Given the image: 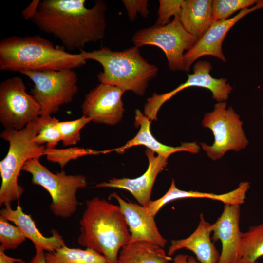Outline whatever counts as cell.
Returning a JSON list of instances; mask_svg holds the SVG:
<instances>
[{"mask_svg": "<svg viewBox=\"0 0 263 263\" xmlns=\"http://www.w3.org/2000/svg\"><path fill=\"white\" fill-rule=\"evenodd\" d=\"M85 3V0H40L31 20L69 51L83 49L87 43L105 37L107 10L103 0H96L90 8Z\"/></svg>", "mask_w": 263, "mask_h": 263, "instance_id": "cell-1", "label": "cell"}, {"mask_svg": "<svg viewBox=\"0 0 263 263\" xmlns=\"http://www.w3.org/2000/svg\"><path fill=\"white\" fill-rule=\"evenodd\" d=\"M87 59L72 54L39 35L11 36L0 42V70L18 72L73 70Z\"/></svg>", "mask_w": 263, "mask_h": 263, "instance_id": "cell-2", "label": "cell"}, {"mask_svg": "<svg viewBox=\"0 0 263 263\" xmlns=\"http://www.w3.org/2000/svg\"><path fill=\"white\" fill-rule=\"evenodd\" d=\"M79 224L78 243L103 255L108 263H118L120 249L131 240L119 206L94 197L87 201Z\"/></svg>", "mask_w": 263, "mask_h": 263, "instance_id": "cell-3", "label": "cell"}, {"mask_svg": "<svg viewBox=\"0 0 263 263\" xmlns=\"http://www.w3.org/2000/svg\"><path fill=\"white\" fill-rule=\"evenodd\" d=\"M86 59L99 63L103 71L97 75L100 83L132 91L139 96L144 94L150 82L155 77L158 68L149 63L141 55L139 48L133 46L121 51L103 47L91 52L80 50Z\"/></svg>", "mask_w": 263, "mask_h": 263, "instance_id": "cell-4", "label": "cell"}, {"mask_svg": "<svg viewBox=\"0 0 263 263\" xmlns=\"http://www.w3.org/2000/svg\"><path fill=\"white\" fill-rule=\"evenodd\" d=\"M41 124L39 117L22 130L5 129L0 134V137L9 143L7 153L0 162V206L11 205L21 197L24 189L19 184L18 178L23 166L28 160L39 159L45 155V147L34 141Z\"/></svg>", "mask_w": 263, "mask_h": 263, "instance_id": "cell-5", "label": "cell"}, {"mask_svg": "<svg viewBox=\"0 0 263 263\" xmlns=\"http://www.w3.org/2000/svg\"><path fill=\"white\" fill-rule=\"evenodd\" d=\"M22 170L31 174L33 184L49 192L52 198L50 208L54 215L67 218L76 211L79 205L76 193L87 186L85 176L68 175L63 170L53 173L35 158L28 160Z\"/></svg>", "mask_w": 263, "mask_h": 263, "instance_id": "cell-6", "label": "cell"}, {"mask_svg": "<svg viewBox=\"0 0 263 263\" xmlns=\"http://www.w3.org/2000/svg\"><path fill=\"white\" fill-rule=\"evenodd\" d=\"M205 128L210 129L214 141L212 145L200 143V147L212 160L223 157L228 151L244 149L248 140L243 128L240 115L225 101L218 102L213 111L205 113L202 121Z\"/></svg>", "mask_w": 263, "mask_h": 263, "instance_id": "cell-7", "label": "cell"}, {"mask_svg": "<svg viewBox=\"0 0 263 263\" xmlns=\"http://www.w3.org/2000/svg\"><path fill=\"white\" fill-rule=\"evenodd\" d=\"M34 83L30 93L41 108L40 117L51 116L71 103L78 92V77L73 70L22 71Z\"/></svg>", "mask_w": 263, "mask_h": 263, "instance_id": "cell-8", "label": "cell"}, {"mask_svg": "<svg viewBox=\"0 0 263 263\" xmlns=\"http://www.w3.org/2000/svg\"><path fill=\"white\" fill-rule=\"evenodd\" d=\"M134 46L153 45L165 53L170 70H184L183 56L196 43L198 39L188 33L181 24L179 15L168 24L154 25L137 31L132 39Z\"/></svg>", "mask_w": 263, "mask_h": 263, "instance_id": "cell-9", "label": "cell"}, {"mask_svg": "<svg viewBox=\"0 0 263 263\" xmlns=\"http://www.w3.org/2000/svg\"><path fill=\"white\" fill-rule=\"evenodd\" d=\"M41 108L26 91L23 80L13 77L0 84V121L5 129L20 130L40 117Z\"/></svg>", "mask_w": 263, "mask_h": 263, "instance_id": "cell-10", "label": "cell"}, {"mask_svg": "<svg viewBox=\"0 0 263 263\" xmlns=\"http://www.w3.org/2000/svg\"><path fill=\"white\" fill-rule=\"evenodd\" d=\"M212 65L205 60L197 62L193 67V73L188 74L186 81L174 90L161 94L154 93L147 99L144 114L151 120H157V115L161 106L181 91L190 87H197L210 91L213 98L218 102L226 100L232 87L225 78H215L210 75Z\"/></svg>", "mask_w": 263, "mask_h": 263, "instance_id": "cell-11", "label": "cell"}, {"mask_svg": "<svg viewBox=\"0 0 263 263\" xmlns=\"http://www.w3.org/2000/svg\"><path fill=\"white\" fill-rule=\"evenodd\" d=\"M124 92L116 86L100 83L86 95L81 105L83 115L95 123L117 124L125 111L122 100Z\"/></svg>", "mask_w": 263, "mask_h": 263, "instance_id": "cell-12", "label": "cell"}, {"mask_svg": "<svg viewBox=\"0 0 263 263\" xmlns=\"http://www.w3.org/2000/svg\"><path fill=\"white\" fill-rule=\"evenodd\" d=\"M263 8V0H259L253 6L241 10L233 17L213 22L193 47L183 56L184 71H189L192 64L205 56H214L223 62L226 59L223 54L222 44L229 30L248 14Z\"/></svg>", "mask_w": 263, "mask_h": 263, "instance_id": "cell-13", "label": "cell"}, {"mask_svg": "<svg viewBox=\"0 0 263 263\" xmlns=\"http://www.w3.org/2000/svg\"><path fill=\"white\" fill-rule=\"evenodd\" d=\"M241 205L225 204L223 211L212 224L213 242L220 241L222 250L218 263H240L242 233Z\"/></svg>", "mask_w": 263, "mask_h": 263, "instance_id": "cell-14", "label": "cell"}, {"mask_svg": "<svg viewBox=\"0 0 263 263\" xmlns=\"http://www.w3.org/2000/svg\"><path fill=\"white\" fill-rule=\"evenodd\" d=\"M145 154L149 161L147 169L142 175L134 179L113 178L108 182L98 183L96 188H113L129 191L139 205L146 207L150 200L151 191L157 175L166 167L168 159L147 148Z\"/></svg>", "mask_w": 263, "mask_h": 263, "instance_id": "cell-15", "label": "cell"}, {"mask_svg": "<svg viewBox=\"0 0 263 263\" xmlns=\"http://www.w3.org/2000/svg\"><path fill=\"white\" fill-rule=\"evenodd\" d=\"M110 197L118 202L131 234L130 242L145 241L164 247L167 240L160 233L154 220L146 207L139 204L127 202L116 192Z\"/></svg>", "mask_w": 263, "mask_h": 263, "instance_id": "cell-16", "label": "cell"}, {"mask_svg": "<svg viewBox=\"0 0 263 263\" xmlns=\"http://www.w3.org/2000/svg\"><path fill=\"white\" fill-rule=\"evenodd\" d=\"M212 224L206 221L203 213L195 230L185 239L172 240L167 254L173 255L176 251L186 249L192 251L200 263H218L220 254L212 241Z\"/></svg>", "mask_w": 263, "mask_h": 263, "instance_id": "cell-17", "label": "cell"}, {"mask_svg": "<svg viewBox=\"0 0 263 263\" xmlns=\"http://www.w3.org/2000/svg\"><path fill=\"white\" fill-rule=\"evenodd\" d=\"M151 120L139 110H136L134 125L139 126V130L136 135L128 141L123 146L112 150L108 152L115 151L123 153L127 149L138 145H144L158 155L168 159L172 154L178 151H187L192 153H198L201 147L196 142H184L180 146H169L158 141L152 135L150 131Z\"/></svg>", "mask_w": 263, "mask_h": 263, "instance_id": "cell-18", "label": "cell"}, {"mask_svg": "<svg viewBox=\"0 0 263 263\" xmlns=\"http://www.w3.org/2000/svg\"><path fill=\"white\" fill-rule=\"evenodd\" d=\"M250 187L245 182H241L238 187L229 192L223 194L181 190L176 187L175 180H172L167 192L160 198L151 201L146 207L149 213L155 217L160 209L168 203L181 199L206 198L219 201L225 204L239 205L243 204Z\"/></svg>", "mask_w": 263, "mask_h": 263, "instance_id": "cell-19", "label": "cell"}, {"mask_svg": "<svg viewBox=\"0 0 263 263\" xmlns=\"http://www.w3.org/2000/svg\"><path fill=\"white\" fill-rule=\"evenodd\" d=\"M0 217L13 222L19 227L27 239L32 242L36 250L53 252L65 245L62 236L56 230L52 229L51 237L44 236L37 228L31 215L24 213L19 204L15 209L11 208V205L5 206L0 211Z\"/></svg>", "mask_w": 263, "mask_h": 263, "instance_id": "cell-20", "label": "cell"}, {"mask_svg": "<svg viewBox=\"0 0 263 263\" xmlns=\"http://www.w3.org/2000/svg\"><path fill=\"white\" fill-rule=\"evenodd\" d=\"M212 0H184L179 15L184 28L189 34L200 38L213 23Z\"/></svg>", "mask_w": 263, "mask_h": 263, "instance_id": "cell-21", "label": "cell"}, {"mask_svg": "<svg viewBox=\"0 0 263 263\" xmlns=\"http://www.w3.org/2000/svg\"><path fill=\"white\" fill-rule=\"evenodd\" d=\"M163 247L149 242H129L120 249L118 263H169Z\"/></svg>", "mask_w": 263, "mask_h": 263, "instance_id": "cell-22", "label": "cell"}, {"mask_svg": "<svg viewBox=\"0 0 263 263\" xmlns=\"http://www.w3.org/2000/svg\"><path fill=\"white\" fill-rule=\"evenodd\" d=\"M45 256L47 263H108L103 255L93 249L69 248L66 245L45 253Z\"/></svg>", "mask_w": 263, "mask_h": 263, "instance_id": "cell-23", "label": "cell"}, {"mask_svg": "<svg viewBox=\"0 0 263 263\" xmlns=\"http://www.w3.org/2000/svg\"><path fill=\"white\" fill-rule=\"evenodd\" d=\"M263 256V223L242 233L240 263H253Z\"/></svg>", "mask_w": 263, "mask_h": 263, "instance_id": "cell-24", "label": "cell"}, {"mask_svg": "<svg viewBox=\"0 0 263 263\" xmlns=\"http://www.w3.org/2000/svg\"><path fill=\"white\" fill-rule=\"evenodd\" d=\"M41 118V124L34 141L38 145L46 143V149H55L61 141V134L58 127L59 120L54 117Z\"/></svg>", "mask_w": 263, "mask_h": 263, "instance_id": "cell-25", "label": "cell"}, {"mask_svg": "<svg viewBox=\"0 0 263 263\" xmlns=\"http://www.w3.org/2000/svg\"><path fill=\"white\" fill-rule=\"evenodd\" d=\"M258 0H214L213 23L224 20L236 11L253 6Z\"/></svg>", "mask_w": 263, "mask_h": 263, "instance_id": "cell-26", "label": "cell"}, {"mask_svg": "<svg viewBox=\"0 0 263 263\" xmlns=\"http://www.w3.org/2000/svg\"><path fill=\"white\" fill-rule=\"evenodd\" d=\"M9 222L0 217V250L3 251L17 249L27 239L19 227Z\"/></svg>", "mask_w": 263, "mask_h": 263, "instance_id": "cell-27", "label": "cell"}, {"mask_svg": "<svg viewBox=\"0 0 263 263\" xmlns=\"http://www.w3.org/2000/svg\"><path fill=\"white\" fill-rule=\"evenodd\" d=\"M100 153H104V151H97L91 149L79 148H70L65 149H46L45 155L48 160L59 164L61 168L65 167L71 160L86 155H96Z\"/></svg>", "mask_w": 263, "mask_h": 263, "instance_id": "cell-28", "label": "cell"}, {"mask_svg": "<svg viewBox=\"0 0 263 263\" xmlns=\"http://www.w3.org/2000/svg\"><path fill=\"white\" fill-rule=\"evenodd\" d=\"M91 121V119L85 115L72 121H59L58 127L63 145L66 147L76 144L81 139L80 130Z\"/></svg>", "mask_w": 263, "mask_h": 263, "instance_id": "cell-29", "label": "cell"}, {"mask_svg": "<svg viewBox=\"0 0 263 263\" xmlns=\"http://www.w3.org/2000/svg\"><path fill=\"white\" fill-rule=\"evenodd\" d=\"M184 0H160L158 18L155 25L165 26L170 21L172 16L180 15Z\"/></svg>", "mask_w": 263, "mask_h": 263, "instance_id": "cell-30", "label": "cell"}, {"mask_svg": "<svg viewBox=\"0 0 263 263\" xmlns=\"http://www.w3.org/2000/svg\"><path fill=\"white\" fill-rule=\"evenodd\" d=\"M123 3L128 13L130 20L134 21L137 13L144 18H147L149 14L148 8V1L147 0H123Z\"/></svg>", "mask_w": 263, "mask_h": 263, "instance_id": "cell-31", "label": "cell"}, {"mask_svg": "<svg viewBox=\"0 0 263 263\" xmlns=\"http://www.w3.org/2000/svg\"><path fill=\"white\" fill-rule=\"evenodd\" d=\"M40 1V0H33L26 8L22 11V15L25 19H31L37 11Z\"/></svg>", "mask_w": 263, "mask_h": 263, "instance_id": "cell-32", "label": "cell"}, {"mask_svg": "<svg viewBox=\"0 0 263 263\" xmlns=\"http://www.w3.org/2000/svg\"><path fill=\"white\" fill-rule=\"evenodd\" d=\"M172 263H200L196 258L187 254H178L173 258Z\"/></svg>", "mask_w": 263, "mask_h": 263, "instance_id": "cell-33", "label": "cell"}, {"mask_svg": "<svg viewBox=\"0 0 263 263\" xmlns=\"http://www.w3.org/2000/svg\"><path fill=\"white\" fill-rule=\"evenodd\" d=\"M25 262L20 258L10 257L0 250V263H24Z\"/></svg>", "mask_w": 263, "mask_h": 263, "instance_id": "cell-34", "label": "cell"}, {"mask_svg": "<svg viewBox=\"0 0 263 263\" xmlns=\"http://www.w3.org/2000/svg\"><path fill=\"white\" fill-rule=\"evenodd\" d=\"M24 263H47L44 251L42 250H36V254L31 260L28 263L25 262Z\"/></svg>", "mask_w": 263, "mask_h": 263, "instance_id": "cell-35", "label": "cell"}, {"mask_svg": "<svg viewBox=\"0 0 263 263\" xmlns=\"http://www.w3.org/2000/svg\"><path fill=\"white\" fill-rule=\"evenodd\" d=\"M260 263L258 262V261H256V262H254V263Z\"/></svg>", "mask_w": 263, "mask_h": 263, "instance_id": "cell-36", "label": "cell"}, {"mask_svg": "<svg viewBox=\"0 0 263 263\" xmlns=\"http://www.w3.org/2000/svg\"><path fill=\"white\" fill-rule=\"evenodd\" d=\"M262 115H263V110H262Z\"/></svg>", "mask_w": 263, "mask_h": 263, "instance_id": "cell-37", "label": "cell"}]
</instances>
